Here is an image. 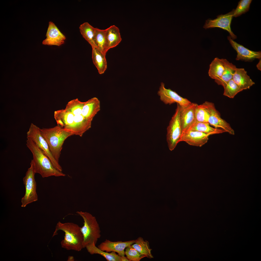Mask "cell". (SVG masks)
<instances>
[{
  "label": "cell",
  "instance_id": "10",
  "mask_svg": "<svg viewBox=\"0 0 261 261\" xmlns=\"http://www.w3.org/2000/svg\"><path fill=\"white\" fill-rule=\"evenodd\" d=\"M158 94L160 100L165 104L169 105L176 103L181 107L187 106L192 102L187 99L183 98L170 89L166 88L163 82L161 83Z\"/></svg>",
  "mask_w": 261,
  "mask_h": 261
},
{
  "label": "cell",
  "instance_id": "35",
  "mask_svg": "<svg viewBox=\"0 0 261 261\" xmlns=\"http://www.w3.org/2000/svg\"><path fill=\"white\" fill-rule=\"evenodd\" d=\"M74 258L72 256H69L68 257L67 261H74Z\"/></svg>",
  "mask_w": 261,
  "mask_h": 261
},
{
  "label": "cell",
  "instance_id": "19",
  "mask_svg": "<svg viewBox=\"0 0 261 261\" xmlns=\"http://www.w3.org/2000/svg\"><path fill=\"white\" fill-rule=\"evenodd\" d=\"M100 110V101L97 98L94 97L85 102L82 115L85 118L92 121Z\"/></svg>",
  "mask_w": 261,
  "mask_h": 261
},
{
  "label": "cell",
  "instance_id": "4",
  "mask_svg": "<svg viewBox=\"0 0 261 261\" xmlns=\"http://www.w3.org/2000/svg\"><path fill=\"white\" fill-rule=\"evenodd\" d=\"M76 212L84 220L83 225L81 227L83 236V248L93 242L96 245L98 239L101 237V231L95 217L86 212L77 211Z\"/></svg>",
  "mask_w": 261,
  "mask_h": 261
},
{
  "label": "cell",
  "instance_id": "2",
  "mask_svg": "<svg viewBox=\"0 0 261 261\" xmlns=\"http://www.w3.org/2000/svg\"><path fill=\"white\" fill-rule=\"evenodd\" d=\"M27 138L26 145L32 154L36 173L39 174L44 178L65 175L54 167L49 158L34 142Z\"/></svg>",
  "mask_w": 261,
  "mask_h": 261
},
{
  "label": "cell",
  "instance_id": "9",
  "mask_svg": "<svg viewBox=\"0 0 261 261\" xmlns=\"http://www.w3.org/2000/svg\"><path fill=\"white\" fill-rule=\"evenodd\" d=\"M234 9L231 11L224 14L219 15L214 19H209L207 20L203 26L205 29L219 28L227 31L230 36L233 40L237 38V36L231 30L230 25L233 17Z\"/></svg>",
  "mask_w": 261,
  "mask_h": 261
},
{
  "label": "cell",
  "instance_id": "17",
  "mask_svg": "<svg viewBox=\"0 0 261 261\" xmlns=\"http://www.w3.org/2000/svg\"><path fill=\"white\" fill-rule=\"evenodd\" d=\"M87 252L91 254H98L101 255L108 261H130L125 256L122 257L116 252H108L102 251L96 246L94 242L87 245L86 246Z\"/></svg>",
  "mask_w": 261,
  "mask_h": 261
},
{
  "label": "cell",
  "instance_id": "18",
  "mask_svg": "<svg viewBox=\"0 0 261 261\" xmlns=\"http://www.w3.org/2000/svg\"><path fill=\"white\" fill-rule=\"evenodd\" d=\"M232 79L238 87L243 90L249 89L255 84L243 68L236 69Z\"/></svg>",
  "mask_w": 261,
  "mask_h": 261
},
{
  "label": "cell",
  "instance_id": "16",
  "mask_svg": "<svg viewBox=\"0 0 261 261\" xmlns=\"http://www.w3.org/2000/svg\"><path fill=\"white\" fill-rule=\"evenodd\" d=\"M92 121L85 118L82 115L74 116L73 123L67 131L73 135L81 137L90 128Z\"/></svg>",
  "mask_w": 261,
  "mask_h": 261
},
{
  "label": "cell",
  "instance_id": "12",
  "mask_svg": "<svg viewBox=\"0 0 261 261\" xmlns=\"http://www.w3.org/2000/svg\"><path fill=\"white\" fill-rule=\"evenodd\" d=\"M227 39L232 46L237 52L236 60L247 61L255 59H261V51H255L249 50L234 41L230 36H227Z\"/></svg>",
  "mask_w": 261,
  "mask_h": 261
},
{
  "label": "cell",
  "instance_id": "31",
  "mask_svg": "<svg viewBox=\"0 0 261 261\" xmlns=\"http://www.w3.org/2000/svg\"><path fill=\"white\" fill-rule=\"evenodd\" d=\"M223 95L230 98H233L239 93L243 91L240 89L232 79L230 80L223 87Z\"/></svg>",
  "mask_w": 261,
  "mask_h": 261
},
{
  "label": "cell",
  "instance_id": "23",
  "mask_svg": "<svg viewBox=\"0 0 261 261\" xmlns=\"http://www.w3.org/2000/svg\"><path fill=\"white\" fill-rule=\"evenodd\" d=\"M189 130L198 131L210 135L225 132L221 129L211 127L208 123L201 122L196 120L187 131Z\"/></svg>",
  "mask_w": 261,
  "mask_h": 261
},
{
  "label": "cell",
  "instance_id": "26",
  "mask_svg": "<svg viewBox=\"0 0 261 261\" xmlns=\"http://www.w3.org/2000/svg\"><path fill=\"white\" fill-rule=\"evenodd\" d=\"M80 33L84 38L91 45L92 48H96L95 42V28L87 22L84 23L79 27Z\"/></svg>",
  "mask_w": 261,
  "mask_h": 261
},
{
  "label": "cell",
  "instance_id": "8",
  "mask_svg": "<svg viewBox=\"0 0 261 261\" xmlns=\"http://www.w3.org/2000/svg\"><path fill=\"white\" fill-rule=\"evenodd\" d=\"M208 110L209 116L208 123L216 128L221 129L232 135L235 134L234 131L230 124L221 118L216 109L214 104L210 102H204Z\"/></svg>",
  "mask_w": 261,
  "mask_h": 261
},
{
  "label": "cell",
  "instance_id": "27",
  "mask_svg": "<svg viewBox=\"0 0 261 261\" xmlns=\"http://www.w3.org/2000/svg\"><path fill=\"white\" fill-rule=\"evenodd\" d=\"M132 246L141 254L145 256L149 259L153 258L151 253L152 249L150 248L149 243L147 240H145L141 237H139L135 240L134 243Z\"/></svg>",
  "mask_w": 261,
  "mask_h": 261
},
{
  "label": "cell",
  "instance_id": "32",
  "mask_svg": "<svg viewBox=\"0 0 261 261\" xmlns=\"http://www.w3.org/2000/svg\"><path fill=\"white\" fill-rule=\"evenodd\" d=\"M125 254L130 261H140L146 257L135 249L131 245L127 247L125 251Z\"/></svg>",
  "mask_w": 261,
  "mask_h": 261
},
{
  "label": "cell",
  "instance_id": "21",
  "mask_svg": "<svg viewBox=\"0 0 261 261\" xmlns=\"http://www.w3.org/2000/svg\"><path fill=\"white\" fill-rule=\"evenodd\" d=\"M106 30L107 51L118 45L122 40L119 29L115 25Z\"/></svg>",
  "mask_w": 261,
  "mask_h": 261
},
{
  "label": "cell",
  "instance_id": "24",
  "mask_svg": "<svg viewBox=\"0 0 261 261\" xmlns=\"http://www.w3.org/2000/svg\"><path fill=\"white\" fill-rule=\"evenodd\" d=\"M105 56L96 48H92V58L93 62L100 74L104 73L107 68Z\"/></svg>",
  "mask_w": 261,
  "mask_h": 261
},
{
  "label": "cell",
  "instance_id": "20",
  "mask_svg": "<svg viewBox=\"0 0 261 261\" xmlns=\"http://www.w3.org/2000/svg\"><path fill=\"white\" fill-rule=\"evenodd\" d=\"M54 118L57 125L67 131L73 122L74 116L65 109L58 110L54 112Z\"/></svg>",
  "mask_w": 261,
  "mask_h": 261
},
{
  "label": "cell",
  "instance_id": "14",
  "mask_svg": "<svg viewBox=\"0 0 261 261\" xmlns=\"http://www.w3.org/2000/svg\"><path fill=\"white\" fill-rule=\"evenodd\" d=\"M135 240L123 242L121 241L113 242L106 239L101 243L98 247L101 250L108 252H116L120 256H125V249L128 246L134 243Z\"/></svg>",
  "mask_w": 261,
  "mask_h": 261
},
{
  "label": "cell",
  "instance_id": "28",
  "mask_svg": "<svg viewBox=\"0 0 261 261\" xmlns=\"http://www.w3.org/2000/svg\"><path fill=\"white\" fill-rule=\"evenodd\" d=\"M94 40L96 48L106 55L107 51L106 48V30L95 28Z\"/></svg>",
  "mask_w": 261,
  "mask_h": 261
},
{
  "label": "cell",
  "instance_id": "15",
  "mask_svg": "<svg viewBox=\"0 0 261 261\" xmlns=\"http://www.w3.org/2000/svg\"><path fill=\"white\" fill-rule=\"evenodd\" d=\"M197 105L192 102L185 107L180 106V118L182 133L187 131L196 120L195 110Z\"/></svg>",
  "mask_w": 261,
  "mask_h": 261
},
{
  "label": "cell",
  "instance_id": "1",
  "mask_svg": "<svg viewBox=\"0 0 261 261\" xmlns=\"http://www.w3.org/2000/svg\"><path fill=\"white\" fill-rule=\"evenodd\" d=\"M61 230L64 232V239L61 241V247L68 250L79 252L83 248V236L81 227L72 222L62 223L59 221L57 224L52 237L58 234L57 232Z\"/></svg>",
  "mask_w": 261,
  "mask_h": 261
},
{
  "label": "cell",
  "instance_id": "25",
  "mask_svg": "<svg viewBox=\"0 0 261 261\" xmlns=\"http://www.w3.org/2000/svg\"><path fill=\"white\" fill-rule=\"evenodd\" d=\"M224 70V64L222 59L216 58L210 65L209 75L214 80L218 79L221 77Z\"/></svg>",
  "mask_w": 261,
  "mask_h": 261
},
{
  "label": "cell",
  "instance_id": "29",
  "mask_svg": "<svg viewBox=\"0 0 261 261\" xmlns=\"http://www.w3.org/2000/svg\"><path fill=\"white\" fill-rule=\"evenodd\" d=\"M196 120L201 122L208 123L209 114L204 102L200 105L197 104L195 110Z\"/></svg>",
  "mask_w": 261,
  "mask_h": 261
},
{
  "label": "cell",
  "instance_id": "13",
  "mask_svg": "<svg viewBox=\"0 0 261 261\" xmlns=\"http://www.w3.org/2000/svg\"><path fill=\"white\" fill-rule=\"evenodd\" d=\"M46 36V38L42 42L44 45L59 46L64 44L66 39L65 36L54 23L51 21L49 22Z\"/></svg>",
  "mask_w": 261,
  "mask_h": 261
},
{
  "label": "cell",
  "instance_id": "5",
  "mask_svg": "<svg viewBox=\"0 0 261 261\" xmlns=\"http://www.w3.org/2000/svg\"><path fill=\"white\" fill-rule=\"evenodd\" d=\"M30 165V167L28 169L23 179L25 188V193L21 199V206L22 207H25L29 204L36 201L38 199L36 192V182L35 176L36 173L33 159L31 160Z\"/></svg>",
  "mask_w": 261,
  "mask_h": 261
},
{
  "label": "cell",
  "instance_id": "22",
  "mask_svg": "<svg viewBox=\"0 0 261 261\" xmlns=\"http://www.w3.org/2000/svg\"><path fill=\"white\" fill-rule=\"evenodd\" d=\"M224 65V70L221 77L219 79L215 80L218 85L224 87L230 80L232 79L233 75L237 68L232 63L226 59H222Z\"/></svg>",
  "mask_w": 261,
  "mask_h": 261
},
{
  "label": "cell",
  "instance_id": "6",
  "mask_svg": "<svg viewBox=\"0 0 261 261\" xmlns=\"http://www.w3.org/2000/svg\"><path fill=\"white\" fill-rule=\"evenodd\" d=\"M40 128L33 123H31L27 133V138L34 142L49 158L54 167L58 171L62 172V169L60 165L54 157L50 150L47 142L42 136Z\"/></svg>",
  "mask_w": 261,
  "mask_h": 261
},
{
  "label": "cell",
  "instance_id": "33",
  "mask_svg": "<svg viewBox=\"0 0 261 261\" xmlns=\"http://www.w3.org/2000/svg\"><path fill=\"white\" fill-rule=\"evenodd\" d=\"M252 1L251 0H240L236 9H234L233 17L239 16L248 11Z\"/></svg>",
  "mask_w": 261,
  "mask_h": 261
},
{
  "label": "cell",
  "instance_id": "34",
  "mask_svg": "<svg viewBox=\"0 0 261 261\" xmlns=\"http://www.w3.org/2000/svg\"><path fill=\"white\" fill-rule=\"evenodd\" d=\"M261 59H260V60L259 62H258V64L256 65V67H257V69L258 70H260V71H261Z\"/></svg>",
  "mask_w": 261,
  "mask_h": 261
},
{
  "label": "cell",
  "instance_id": "7",
  "mask_svg": "<svg viewBox=\"0 0 261 261\" xmlns=\"http://www.w3.org/2000/svg\"><path fill=\"white\" fill-rule=\"evenodd\" d=\"M177 104L175 113L167 128V140L168 147L171 151L173 150L179 142L182 133L180 118V106Z\"/></svg>",
  "mask_w": 261,
  "mask_h": 261
},
{
  "label": "cell",
  "instance_id": "11",
  "mask_svg": "<svg viewBox=\"0 0 261 261\" xmlns=\"http://www.w3.org/2000/svg\"><path fill=\"white\" fill-rule=\"evenodd\" d=\"M210 135L198 131L188 130L182 133L179 142L184 141L190 145L201 147L207 142Z\"/></svg>",
  "mask_w": 261,
  "mask_h": 261
},
{
  "label": "cell",
  "instance_id": "30",
  "mask_svg": "<svg viewBox=\"0 0 261 261\" xmlns=\"http://www.w3.org/2000/svg\"><path fill=\"white\" fill-rule=\"evenodd\" d=\"M85 103L76 98L69 102L65 109L72 113L74 116L82 115V109Z\"/></svg>",
  "mask_w": 261,
  "mask_h": 261
},
{
  "label": "cell",
  "instance_id": "3",
  "mask_svg": "<svg viewBox=\"0 0 261 261\" xmlns=\"http://www.w3.org/2000/svg\"><path fill=\"white\" fill-rule=\"evenodd\" d=\"M41 134L48 144L52 155L59 162L61 152L65 140L73 135L59 126L51 128L40 129Z\"/></svg>",
  "mask_w": 261,
  "mask_h": 261
}]
</instances>
